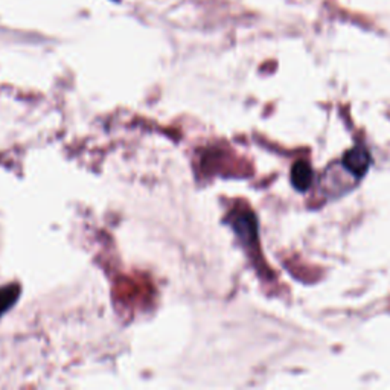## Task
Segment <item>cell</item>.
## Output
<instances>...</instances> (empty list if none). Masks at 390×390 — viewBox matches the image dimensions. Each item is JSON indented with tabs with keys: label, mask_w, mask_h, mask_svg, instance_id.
<instances>
[{
	"label": "cell",
	"mask_w": 390,
	"mask_h": 390,
	"mask_svg": "<svg viewBox=\"0 0 390 390\" xmlns=\"http://www.w3.org/2000/svg\"><path fill=\"white\" fill-rule=\"evenodd\" d=\"M371 165V154L363 147H355L344 154L343 167L351 171L355 177H363Z\"/></svg>",
	"instance_id": "1"
},
{
	"label": "cell",
	"mask_w": 390,
	"mask_h": 390,
	"mask_svg": "<svg viewBox=\"0 0 390 390\" xmlns=\"http://www.w3.org/2000/svg\"><path fill=\"white\" fill-rule=\"evenodd\" d=\"M291 182L299 191L308 189L313 182V169L308 162L301 160V162H297L295 167H292Z\"/></svg>",
	"instance_id": "2"
}]
</instances>
